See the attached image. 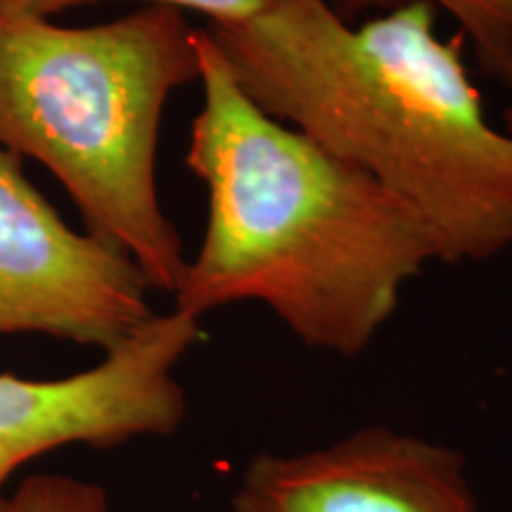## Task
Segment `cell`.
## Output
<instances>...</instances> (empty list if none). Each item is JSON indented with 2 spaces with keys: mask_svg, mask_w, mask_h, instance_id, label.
Listing matches in <instances>:
<instances>
[{
  "mask_svg": "<svg viewBox=\"0 0 512 512\" xmlns=\"http://www.w3.org/2000/svg\"><path fill=\"white\" fill-rule=\"evenodd\" d=\"M150 290L121 249L69 228L0 147V335L41 332L107 354L155 316Z\"/></svg>",
  "mask_w": 512,
  "mask_h": 512,
  "instance_id": "5",
  "label": "cell"
},
{
  "mask_svg": "<svg viewBox=\"0 0 512 512\" xmlns=\"http://www.w3.org/2000/svg\"><path fill=\"white\" fill-rule=\"evenodd\" d=\"M233 512H489L463 451L370 425L299 453H259L233 494Z\"/></svg>",
  "mask_w": 512,
  "mask_h": 512,
  "instance_id": "6",
  "label": "cell"
},
{
  "mask_svg": "<svg viewBox=\"0 0 512 512\" xmlns=\"http://www.w3.org/2000/svg\"><path fill=\"white\" fill-rule=\"evenodd\" d=\"M332 8L347 22L370 12L394 10L415 0H330ZM437 12H446L458 24L460 36L472 43L479 64L494 79H501L512 88V0H422Z\"/></svg>",
  "mask_w": 512,
  "mask_h": 512,
  "instance_id": "7",
  "label": "cell"
},
{
  "mask_svg": "<svg viewBox=\"0 0 512 512\" xmlns=\"http://www.w3.org/2000/svg\"><path fill=\"white\" fill-rule=\"evenodd\" d=\"M434 27L422 0L361 24L330 0H261L204 29L261 110L406 202L441 264H479L512 249V133L486 117L465 38Z\"/></svg>",
  "mask_w": 512,
  "mask_h": 512,
  "instance_id": "1",
  "label": "cell"
},
{
  "mask_svg": "<svg viewBox=\"0 0 512 512\" xmlns=\"http://www.w3.org/2000/svg\"><path fill=\"white\" fill-rule=\"evenodd\" d=\"M503 128L508 133H512V88H510V100H508V107H505L503 112Z\"/></svg>",
  "mask_w": 512,
  "mask_h": 512,
  "instance_id": "10",
  "label": "cell"
},
{
  "mask_svg": "<svg viewBox=\"0 0 512 512\" xmlns=\"http://www.w3.org/2000/svg\"><path fill=\"white\" fill-rule=\"evenodd\" d=\"M0 3L19 12H27V15L50 19L53 15H62L69 8L98 3V0H0ZM147 5H169V8L181 12H200L207 17V24H221L252 15L261 5V0H147Z\"/></svg>",
  "mask_w": 512,
  "mask_h": 512,
  "instance_id": "9",
  "label": "cell"
},
{
  "mask_svg": "<svg viewBox=\"0 0 512 512\" xmlns=\"http://www.w3.org/2000/svg\"><path fill=\"white\" fill-rule=\"evenodd\" d=\"M192 81L197 29L169 5L60 27L0 3V147L48 166L86 233L171 297L188 259L159 200L157 147L166 100Z\"/></svg>",
  "mask_w": 512,
  "mask_h": 512,
  "instance_id": "3",
  "label": "cell"
},
{
  "mask_svg": "<svg viewBox=\"0 0 512 512\" xmlns=\"http://www.w3.org/2000/svg\"><path fill=\"white\" fill-rule=\"evenodd\" d=\"M202 110L185 164L207 188V228L174 309L200 318L261 304L304 347L356 358L439 261L415 211L358 166L261 110L197 29Z\"/></svg>",
  "mask_w": 512,
  "mask_h": 512,
  "instance_id": "2",
  "label": "cell"
},
{
  "mask_svg": "<svg viewBox=\"0 0 512 512\" xmlns=\"http://www.w3.org/2000/svg\"><path fill=\"white\" fill-rule=\"evenodd\" d=\"M0 512H117L100 484L69 475H29L3 496Z\"/></svg>",
  "mask_w": 512,
  "mask_h": 512,
  "instance_id": "8",
  "label": "cell"
},
{
  "mask_svg": "<svg viewBox=\"0 0 512 512\" xmlns=\"http://www.w3.org/2000/svg\"><path fill=\"white\" fill-rule=\"evenodd\" d=\"M200 339V318L174 309L155 313L83 373L60 380L0 373V501L19 467L57 448L176 434L188 415L176 370Z\"/></svg>",
  "mask_w": 512,
  "mask_h": 512,
  "instance_id": "4",
  "label": "cell"
}]
</instances>
